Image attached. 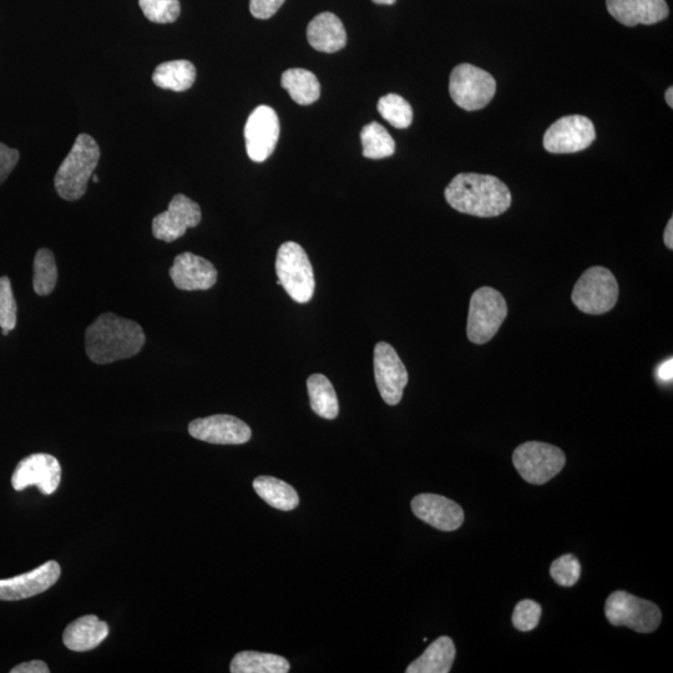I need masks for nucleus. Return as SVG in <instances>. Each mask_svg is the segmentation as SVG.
I'll return each instance as SVG.
<instances>
[{
	"label": "nucleus",
	"instance_id": "f257e3e1",
	"mask_svg": "<svg viewBox=\"0 0 673 673\" xmlns=\"http://www.w3.org/2000/svg\"><path fill=\"white\" fill-rule=\"evenodd\" d=\"M145 342V333L139 323L110 312L96 318L85 332L86 353L95 364L135 357Z\"/></svg>",
	"mask_w": 673,
	"mask_h": 673
},
{
	"label": "nucleus",
	"instance_id": "f03ea898",
	"mask_svg": "<svg viewBox=\"0 0 673 673\" xmlns=\"http://www.w3.org/2000/svg\"><path fill=\"white\" fill-rule=\"evenodd\" d=\"M444 196L454 210L470 216L497 217L511 206L509 187L492 175L459 174Z\"/></svg>",
	"mask_w": 673,
	"mask_h": 673
},
{
	"label": "nucleus",
	"instance_id": "7ed1b4c3",
	"mask_svg": "<svg viewBox=\"0 0 673 673\" xmlns=\"http://www.w3.org/2000/svg\"><path fill=\"white\" fill-rule=\"evenodd\" d=\"M99 160L98 143L90 135L80 134L55 174L54 184L59 196L67 201L82 199Z\"/></svg>",
	"mask_w": 673,
	"mask_h": 673
},
{
	"label": "nucleus",
	"instance_id": "20e7f679",
	"mask_svg": "<svg viewBox=\"0 0 673 673\" xmlns=\"http://www.w3.org/2000/svg\"><path fill=\"white\" fill-rule=\"evenodd\" d=\"M277 285L285 288L297 303H307L315 293L316 281L307 253L296 242L288 241L280 247L276 257Z\"/></svg>",
	"mask_w": 673,
	"mask_h": 673
},
{
	"label": "nucleus",
	"instance_id": "39448f33",
	"mask_svg": "<svg viewBox=\"0 0 673 673\" xmlns=\"http://www.w3.org/2000/svg\"><path fill=\"white\" fill-rule=\"evenodd\" d=\"M619 292V283L614 273L605 267L595 266L586 270L579 278L571 298L581 312L599 316L616 306Z\"/></svg>",
	"mask_w": 673,
	"mask_h": 673
},
{
	"label": "nucleus",
	"instance_id": "423d86ee",
	"mask_svg": "<svg viewBox=\"0 0 673 673\" xmlns=\"http://www.w3.org/2000/svg\"><path fill=\"white\" fill-rule=\"evenodd\" d=\"M508 316V305L502 293L492 287L475 291L470 300L467 335L474 344H485L497 335Z\"/></svg>",
	"mask_w": 673,
	"mask_h": 673
},
{
	"label": "nucleus",
	"instance_id": "0eeeda50",
	"mask_svg": "<svg viewBox=\"0 0 673 673\" xmlns=\"http://www.w3.org/2000/svg\"><path fill=\"white\" fill-rule=\"evenodd\" d=\"M605 614L611 625L626 626L640 634L659 629L662 620L659 606L626 591H615L609 596Z\"/></svg>",
	"mask_w": 673,
	"mask_h": 673
},
{
	"label": "nucleus",
	"instance_id": "6e6552de",
	"mask_svg": "<svg viewBox=\"0 0 673 673\" xmlns=\"http://www.w3.org/2000/svg\"><path fill=\"white\" fill-rule=\"evenodd\" d=\"M513 463L525 482L541 485L564 469L566 457L563 450L555 445L528 442L515 449Z\"/></svg>",
	"mask_w": 673,
	"mask_h": 673
},
{
	"label": "nucleus",
	"instance_id": "1a4fd4ad",
	"mask_svg": "<svg viewBox=\"0 0 673 673\" xmlns=\"http://www.w3.org/2000/svg\"><path fill=\"white\" fill-rule=\"evenodd\" d=\"M449 93L459 108L477 111L493 100L497 82L483 69L472 64H460L450 74Z\"/></svg>",
	"mask_w": 673,
	"mask_h": 673
},
{
	"label": "nucleus",
	"instance_id": "9d476101",
	"mask_svg": "<svg viewBox=\"0 0 673 673\" xmlns=\"http://www.w3.org/2000/svg\"><path fill=\"white\" fill-rule=\"evenodd\" d=\"M595 139V126L589 118L564 116L546 130L544 148L551 154H574L588 149Z\"/></svg>",
	"mask_w": 673,
	"mask_h": 673
},
{
	"label": "nucleus",
	"instance_id": "9b49d317",
	"mask_svg": "<svg viewBox=\"0 0 673 673\" xmlns=\"http://www.w3.org/2000/svg\"><path fill=\"white\" fill-rule=\"evenodd\" d=\"M374 378L388 406L401 403L409 381L408 372L396 349L387 342H379L374 347Z\"/></svg>",
	"mask_w": 673,
	"mask_h": 673
},
{
	"label": "nucleus",
	"instance_id": "f8f14e48",
	"mask_svg": "<svg viewBox=\"0 0 673 673\" xmlns=\"http://www.w3.org/2000/svg\"><path fill=\"white\" fill-rule=\"evenodd\" d=\"M280 139V120L267 105L252 111L245 125L247 155L255 163H263L272 155Z\"/></svg>",
	"mask_w": 673,
	"mask_h": 673
},
{
	"label": "nucleus",
	"instance_id": "ddd939ff",
	"mask_svg": "<svg viewBox=\"0 0 673 673\" xmlns=\"http://www.w3.org/2000/svg\"><path fill=\"white\" fill-rule=\"evenodd\" d=\"M62 480V467L50 454H33L20 460L15 468L12 485L17 492L35 485L44 495H52Z\"/></svg>",
	"mask_w": 673,
	"mask_h": 673
},
{
	"label": "nucleus",
	"instance_id": "4468645a",
	"mask_svg": "<svg viewBox=\"0 0 673 673\" xmlns=\"http://www.w3.org/2000/svg\"><path fill=\"white\" fill-rule=\"evenodd\" d=\"M202 219L199 204L189 197L177 194L172 197L169 209L154 217L153 235L160 241L174 242L186 234L187 229H194Z\"/></svg>",
	"mask_w": 673,
	"mask_h": 673
},
{
	"label": "nucleus",
	"instance_id": "2eb2a0df",
	"mask_svg": "<svg viewBox=\"0 0 673 673\" xmlns=\"http://www.w3.org/2000/svg\"><path fill=\"white\" fill-rule=\"evenodd\" d=\"M192 438L217 445H240L250 442L252 430L245 422L227 414L195 419L189 425Z\"/></svg>",
	"mask_w": 673,
	"mask_h": 673
},
{
	"label": "nucleus",
	"instance_id": "dca6fc26",
	"mask_svg": "<svg viewBox=\"0 0 673 673\" xmlns=\"http://www.w3.org/2000/svg\"><path fill=\"white\" fill-rule=\"evenodd\" d=\"M60 575V565L50 560L30 573L0 580V600L18 601L43 594L58 583Z\"/></svg>",
	"mask_w": 673,
	"mask_h": 673
},
{
	"label": "nucleus",
	"instance_id": "f3484780",
	"mask_svg": "<svg viewBox=\"0 0 673 673\" xmlns=\"http://www.w3.org/2000/svg\"><path fill=\"white\" fill-rule=\"evenodd\" d=\"M169 273L175 287L181 291H207L217 282L215 266L191 252L176 256Z\"/></svg>",
	"mask_w": 673,
	"mask_h": 673
},
{
	"label": "nucleus",
	"instance_id": "a211bd4d",
	"mask_svg": "<svg viewBox=\"0 0 673 673\" xmlns=\"http://www.w3.org/2000/svg\"><path fill=\"white\" fill-rule=\"evenodd\" d=\"M412 510L418 519L440 531H455L464 523L462 506L442 495H417Z\"/></svg>",
	"mask_w": 673,
	"mask_h": 673
},
{
	"label": "nucleus",
	"instance_id": "6ab92c4d",
	"mask_svg": "<svg viewBox=\"0 0 673 673\" xmlns=\"http://www.w3.org/2000/svg\"><path fill=\"white\" fill-rule=\"evenodd\" d=\"M606 8L617 22L631 28L660 23L670 14L666 0H606Z\"/></svg>",
	"mask_w": 673,
	"mask_h": 673
},
{
	"label": "nucleus",
	"instance_id": "aec40b11",
	"mask_svg": "<svg viewBox=\"0 0 673 673\" xmlns=\"http://www.w3.org/2000/svg\"><path fill=\"white\" fill-rule=\"evenodd\" d=\"M308 43L322 53H337L346 47L347 33L337 15L325 12L311 20L307 28Z\"/></svg>",
	"mask_w": 673,
	"mask_h": 673
},
{
	"label": "nucleus",
	"instance_id": "412c9836",
	"mask_svg": "<svg viewBox=\"0 0 673 673\" xmlns=\"http://www.w3.org/2000/svg\"><path fill=\"white\" fill-rule=\"evenodd\" d=\"M109 635V626L93 615L75 620L64 631L63 642L67 649L85 652L96 649Z\"/></svg>",
	"mask_w": 673,
	"mask_h": 673
},
{
	"label": "nucleus",
	"instance_id": "4be33fe9",
	"mask_svg": "<svg viewBox=\"0 0 673 673\" xmlns=\"http://www.w3.org/2000/svg\"><path fill=\"white\" fill-rule=\"evenodd\" d=\"M455 645L448 636L439 637L432 642L428 649L413 661L406 670L407 673H448L452 670L455 660Z\"/></svg>",
	"mask_w": 673,
	"mask_h": 673
},
{
	"label": "nucleus",
	"instance_id": "5701e85b",
	"mask_svg": "<svg viewBox=\"0 0 673 673\" xmlns=\"http://www.w3.org/2000/svg\"><path fill=\"white\" fill-rule=\"evenodd\" d=\"M282 88L300 105L316 103L321 96V85L315 74L306 69H288L282 74Z\"/></svg>",
	"mask_w": 673,
	"mask_h": 673
},
{
	"label": "nucleus",
	"instance_id": "b1692460",
	"mask_svg": "<svg viewBox=\"0 0 673 673\" xmlns=\"http://www.w3.org/2000/svg\"><path fill=\"white\" fill-rule=\"evenodd\" d=\"M195 80L196 68L189 60H172V62L160 64L153 75V82L156 86L177 91V93L189 90Z\"/></svg>",
	"mask_w": 673,
	"mask_h": 673
},
{
	"label": "nucleus",
	"instance_id": "393cba45",
	"mask_svg": "<svg viewBox=\"0 0 673 673\" xmlns=\"http://www.w3.org/2000/svg\"><path fill=\"white\" fill-rule=\"evenodd\" d=\"M253 489L258 497L277 510L291 511L300 505L296 490L280 479L258 477L253 480Z\"/></svg>",
	"mask_w": 673,
	"mask_h": 673
},
{
	"label": "nucleus",
	"instance_id": "a878e982",
	"mask_svg": "<svg viewBox=\"0 0 673 673\" xmlns=\"http://www.w3.org/2000/svg\"><path fill=\"white\" fill-rule=\"evenodd\" d=\"M308 396H310V403L312 411L318 417L328 419H336L339 414V404L335 387L330 379L323 376V374H312L307 379Z\"/></svg>",
	"mask_w": 673,
	"mask_h": 673
},
{
	"label": "nucleus",
	"instance_id": "bb28decb",
	"mask_svg": "<svg viewBox=\"0 0 673 673\" xmlns=\"http://www.w3.org/2000/svg\"><path fill=\"white\" fill-rule=\"evenodd\" d=\"M290 669L285 657L256 651L239 652L230 666L232 673H287Z\"/></svg>",
	"mask_w": 673,
	"mask_h": 673
},
{
	"label": "nucleus",
	"instance_id": "cd10ccee",
	"mask_svg": "<svg viewBox=\"0 0 673 673\" xmlns=\"http://www.w3.org/2000/svg\"><path fill=\"white\" fill-rule=\"evenodd\" d=\"M363 156L367 159L381 160L389 158L396 151V141L381 124L369 123L361 131Z\"/></svg>",
	"mask_w": 673,
	"mask_h": 673
},
{
	"label": "nucleus",
	"instance_id": "c85d7f7f",
	"mask_svg": "<svg viewBox=\"0 0 673 673\" xmlns=\"http://www.w3.org/2000/svg\"><path fill=\"white\" fill-rule=\"evenodd\" d=\"M58 282V267L54 253L40 249L34 257L33 288L38 296H48Z\"/></svg>",
	"mask_w": 673,
	"mask_h": 673
},
{
	"label": "nucleus",
	"instance_id": "c756f323",
	"mask_svg": "<svg viewBox=\"0 0 673 673\" xmlns=\"http://www.w3.org/2000/svg\"><path fill=\"white\" fill-rule=\"evenodd\" d=\"M379 114L397 129H407L413 121L411 104L401 95L388 94L382 96L377 105Z\"/></svg>",
	"mask_w": 673,
	"mask_h": 673
},
{
	"label": "nucleus",
	"instance_id": "7c9ffc66",
	"mask_svg": "<svg viewBox=\"0 0 673 673\" xmlns=\"http://www.w3.org/2000/svg\"><path fill=\"white\" fill-rule=\"evenodd\" d=\"M139 5L145 17L158 24L174 23L181 13L179 0H139Z\"/></svg>",
	"mask_w": 673,
	"mask_h": 673
},
{
	"label": "nucleus",
	"instance_id": "2f4dec72",
	"mask_svg": "<svg viewBox=\"0 0 673 673\" xmlns=\"http://www.w3.org/2000/svg\"><path fill=\"white\" fill-rule=\"evenodd\" d=\"M17 326V302L12 290V283L7 276L0 277V328L3 336H8Z\"/></svg>",
	"mask_w": 673,
	"mask_h": 673
},
{
	"label": "nucleus",
	"instance_id": "473e14b6",
	"mask_svg": "<svg viewBox=\"0 0 673 673\" xmlns=\"http://www.w3.org/2000/svg\"><path fill=\"white\" fill-rule=\"evenodd\" d=\"M581 574V565L574 555H564L551 564L550 575L555 583L563 588H571L578 583Z\"/></svg>",
	"mask_w": 673,
	"mask_h": 673
},
{
	"label": "nucleus",
	"instance_id": "72a5a7b5",
	"mask_svg": "<svg viewBox=\"0 0 673 673\" xmlns=\"http://www.w3.org/2000/svg\"><path fill=\"white\" fill-rule=\"evenodd\" d=\"M541 617V606L533 600L520 601L515 606L513 625L516 630L528 632L536 629Z\"/></svg>",
	"mask_w": 673,
	"mask_h": 673
},
{
	"label": "nucleus",
	"instance_id": "f704fd0d",
	"mask_svg": "<svg viewBox=\"0 0 673 673\" xmlns=\"http://www.w3.org/2000/svg\"><path fill=\"white\" fill-rule=\"evenodd\" d=\"M20 155L19 151L8 148L0 143V185L8 179L10 172L17 166Z\"/></svg>",
	"mask_w": 673,
	"mask_h": 673
},
{
	"label": "nucleus",
	"instance_id": "c9c22d12",
	"mask_svg": "<svg viewBox=\"0 0 673 673\" xmlns=\"http://www.w3.org/2000/svg\"><path fill=\"white\" fill-rule=\"evenodd\" d=\"M285 0H250V10L257 19H270L278 12Z\"/></svg>",
	"mask_w": 673,
	"mask_h": 673
},
{
	"label": "nucleus",
	"instance_id": "e433bc0d",
	"mask_svg": "<svg viewBox=\"0 0 673 673\" xmlns=\"http://www.w3.org/2000/svg\"><path fill=\"white\" fill-rule=\"evenodd\" d=\"M12 673H49L47 664L43 661L34 660L15 666L10 670Z\"/></svg>",
	"mask_w": 673,
	"mask_h": 673
},
{
	"label": "nucleus",
	"instance_id": "4c0bfd02",
	"mask_svg": "<svg viewBox=\"0 0 673 673\" xmlns=\"http://www.w3.org/2000/svg\"><path fill=\"white\" fill-rule=\"evenodd\" d=\"M673 377V359H667L666 362L662 363L659 369H657V378L661 382L669 383L672 382Z\"/></svg>",
	"mask_w": 673,
	"mask_h": 673
},
{
	"label": "nucleus",
	"instance_id": "58836bf2",
	"mask_svg": "<svg viewBox=\"0 0 673 673\" xmlns=\"http://www.w3.org/2000/svg\"><path fill=\"white\" fill-rule=\"evenodd\" d=\"M664 240L665 245L669 247L670 250H673V219H670L669 224L666 226Z\"/></svg>",
	"mask_w": 673,
	"mask_h": 673
},
{
	"label": "nucleus",
	"instance_id": "ea45409f",
	"mask_svg": "<svg viewBox=\"0 0 673 673\" xmlns=\"http://www.w3.org/2000/svg\"><path fill=\"white\" fill-rule=\"evenodd\" d=\"M666 103L669 104L670 108H673V88L670 86L669 89L666 91Z\"/></svg>",
	"mask_w": 673,
	"mask_h": 673
},
{
	"label": "nucleus",
	"instance_id": "a19ab883",
	"mask_svg": "<svg viewBox=\"0 0 673 673\" xmlns=\"http://www.w3.org/2000/svg\"><path fill=\"white\" fill-rule=\"evenodd\" d=\"M373 3L382 4V5H392L397 2V0H372Z\"/></svg>",
	"mask_w": 673,
	"mask_h": 673
},
{
	"label": "nucleus",
	"instance_id": "79ce46f5",
	"mask_svg": "<svg viewBox=\"0 0 673 673\" xmlns=\"http://www.w3.org/2000/svg\"><path fill=\"white\" fill-rule=\"evenodd\" d=\"M91 179H93L94 182H99V177L96 175L91 176Z\"/></svg>",
	"mask_w": 673,
	"mask_h": 673
}]
</instances>
